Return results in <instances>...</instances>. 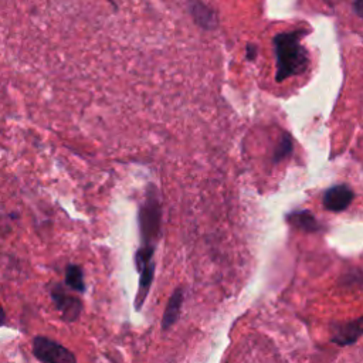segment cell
<instances>
[{"instance_id":"1","label":"cell","mask_w":363,"mask_h":363,"mask_svg":"<svg viewBox=\"0 0 363 363\" xmlns=\"http://www.w3.org/2000/svg\"><path fill=\"white\" fill-rule=\"evenodd\" d=\"M302 30L279 33L274 37V51L277 58V81L302 74L309 64L308 51L302 44Z\"/></svg>"},{"instance_id":"2","label":"cell","mask_w":363,"mask_h":363,"mask_svg":"<svg viewBox=\"0 0 363 363\" xmlns=\"http://www.w3.org/2000/svg\"><path fill=\"white\" fill-rule=\"evenodd\" d=\"M160 204L153 186L149 187L145 203L139 210V230L142 245L155 247L160 231Z\"/></svg>"},{"instance_id":"3","label":"cell","mask_w":363,"mask_h":363,"mask_svg":"<svg viewBox=\"0 0 363 363\" xmlns=\"http://www.w3.org/2000/svg\"><path fill=\"white\" fill-rule=\"evenodd\" d=\"M33 353L43 363H77L69 349L45 336H35L33 339Z\"/></svg>"},{"instance_id":"4","label":"cell","mask_w":363,"mask_h":363,"mask_svg":"<svg viewBox=\"0 0 363 363\" xmlns=\"http://www.w3.org/2000/svg\"><path fill=\"white\" fill-rule=\"evenodd\" d=\"M354 199L353 190L346 184H336L329 187L322 196V204L326 210L340 213L346 210Z\"/></svg>"},{"instance_id":"5","label":"cell","mask_w":363,"mask_h":363,"mask_svg":"<svg viewBox=\"0 0 363 363\" xmlns=\"http://www.w3.org/2000/svg\"><path fill=\"white\" fill-rule=\"evenodd\" d=\"M363 333V316L332 325V342L339 346H349L357 340V337Z\"/></svg>"},{"instance_id":"6","label":"cell","mask_w":363,"mask_h":363,"mask_svg":"<svg viewBox=\"0 0 363 363\" xmlns=\"http://www.w3.org/2000/svg\"><path fill=\"white\" fill-rule=\"evenodd\" d=\"M52 301L55 303V308L61 313L62 319L67 322H74L81 315V302L78 298L68 295L65 291H62L61 286L54 288L51 292Z\"/></svg>"},{"instance_id":"7","label":"cell","mask_w":363,"mask_h":363,"mask_svg":"<svg viewBox=\"0 0 363 363\" xmlns=\"http://www.w3.org/2000/svg\"><path fill=\"white\" fill-rule=\"evenodd\" d=\"M286 220L295 228L308 231V233H315L322 228L320 224L318 223V220L315 218V216L308 210H295L288 214Z\"/></svg>"},{"instance_id":"8","label":"cell","mask_w":363,"mask_h":363,"mask_svg":"<svg viewBox=\"0 0 363 363\" xmlns=\"http://www.w3.org/2000/svg\"><path fill=\"white\" fill-rule=\"evenodd\" d=\"M182 302H183V291L182 289H176L170 299L167 301L164 313H163V319H162V326L163 329H169L179 318L180 313V308H182Z\"/></svg>"},{"instance_id":"9","label":"cell","mask_w":363,"mask_h":363,"mask_svg":"<svg viewBox=\"0 0 363 363\" xmlns=\"http://www.w3.org/2000/svg\"><path fill=\"white\" fill-rule=\"evenodd\" d=\"M191 14L194 20L204 28H213L217 26V17L214 11L201 1H194L191 4Z\"/></svg>"},{"instance_id":"10","label":"cell","mask_w":363,"mask_h":363,"mask_svg":"<svg viewBox=\"0 0 363 363\" xmlns=\"http://www.w3.org/2000/svg\"><path fill=\"white\" fill-rule=\"evenodd\" d=\"M65 281H67V285L69 288H72L74 291L82 292L85 289L82 269H81V267H78L75 264H71V265L67 267V269H65Z\"/></svg>"},{"instance_id":"11","label":"cell","mask_w":363,"mask_h":363,"mask_svg":"<svg viewBox=\"0 0 363 363\" xmlns=\"http://www.w3.org/2000/svg\"><path fill=\"white\" fill-rule=\"evenodd\" d=\"M292 152V139L289 135L284 133V136L281 138L275 153H274V162H281L282 159H285L289 153Z\"/></svg>"},{"instance_id":"12","label":"cell","mask_w":363,"mask_h":363,"mask_svg":"<svg viewBox=\"0 0 363 363\" xmlns=\"http://www.w3.org/2000/svg\"><path fill=\"white\" fill-rule=\"evenodd\" d=\"M353 7H354L356 13H357L360 17H363V0H354Z\"/></svg>"},{"instance_id":"13","label":"cell","mask_w":363,"mask_h":363,"mask_svg":"<svg viewBox=\"0 0 363 363\" xmlns=\"http://www.w3.org/2000/svg\"><path fill=\"white\" fill-rule=\"evenodd\" d=\"M4 320H6V313H4V311H3V308L0 305V326L4 323Z\"/></svg>"}]
</instances>
